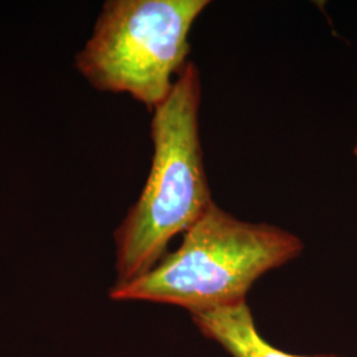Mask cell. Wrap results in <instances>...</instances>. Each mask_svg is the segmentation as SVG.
<instances>
[{
  "mask_svg": "<svg viewBox=\"0 0 357 357\" xmlns=\"http://www.w3.org/2000/svg\"><path fill=\"white\" fill-rule=\"evenodd\" d=\"M202 78L190 60L153 110V163L135 204L114 231V286L149 273L169 241L215 204L200 139Z\"/></svg>",
  "mask_w": 357,
  "mask_h": 357,
  "instance_id": "obj_1",
  "label": "cell"
},
{
  "mask_svg": "<svg viewBox=\"0 0 357 357\" xmlns=\"http://www.w3.org/2000/svg\"><path fill=\"white\" fill-rule=\"evenodd\" d=\"M183 241L149 273L113 286V301L183 307L192 314L246 302L255 282L302 255L305 245L289 230L249 222L215 203L183 233Z\"/></svg>",
  "mask_w": 357,
  "mask_h": 357,
  "instance_id": "obj_2",
  "label": "cell"
},
{
  "mask_svg": "<svg viewBox=\"0 0 357 357\" xmlns=\"http://www.w3.org/2000/svg\"><path fill=\"white\" fill-rule=\"evenodd\" d=\"M208 0H109L76 54L94 89L123 93L153 112L190 63L188 36Z\"/></svg>",
  "mask_w": 357,
  "mask_h": 357,
  "instance_id": "obj_3",
  "label": "cell"
},
{
  "mask_svg": "<svg viewBox=\"0 0 357 357\" xmlns=\"http://www.w3.org/2000/svg\"><path fill=\"white\" fill-rule=\"evenodd\" d=\"M191 318L205 337L221 345L231 357H344L336 355L302 356L275 348L257 330L252 310L246 302L192 314Z\"/></svg>",
  "mask_w": 357,
  "mask_h": 357,
  "instance_id": "obj_4",
  "label": "cell"
},
{
  "mask_svg": "<svg viewBox=\"0 0 357 357\" xmlns=\"http://www.w3.org/2000/svg\"><path fill=\"white\" fill-rule=\"evenodd\" d=\"M354 153H355V156L357 158V143L356 146H355V149H354Z\"/></svg>",
  "mask_w": 357,
  "mask_h": 357,
  "instance_id": "obj_5",
  "label": "cell"
}]
</instances>
